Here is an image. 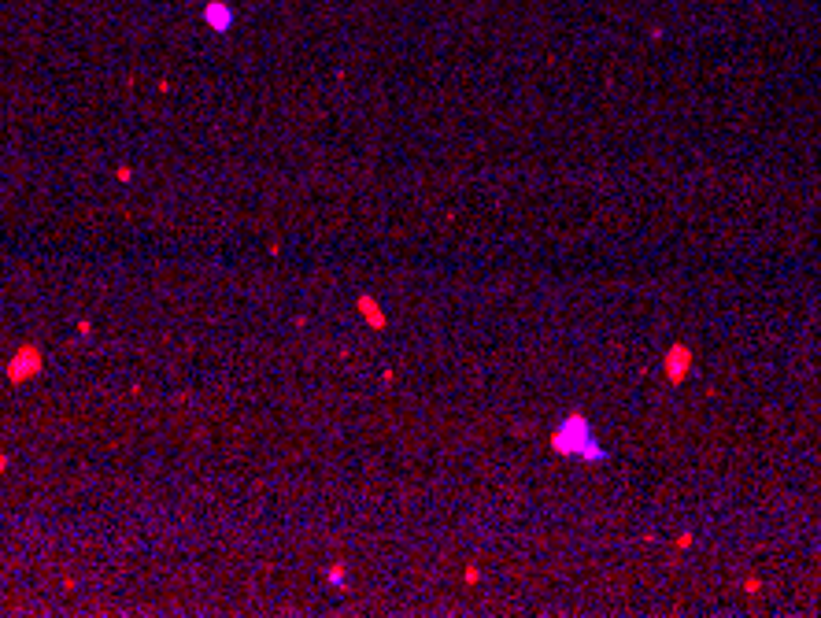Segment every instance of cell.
Segmentation results:
<instances>
[{
	"mask_svg": "<svg viewBox=\"0 0 821 618\" xmlns=\"http://www.w3.org/2000/svg\"><path fill=\"white\" fill-rule=\"evenodd\" d=\"M552 452H555V456L584 459V463H607V459H610V452L596 441L592 422L584 419L581 411H570V415L552 430Z\"/></svg>",
	"mask_w": 821,
	"mask_h": 618,
	"instance_id": "1",
	"label": "cell"
},
{
	"mask_svg": "<svg viewBox=\"0 0 821 618\" xmlns=\"http://www.w3.org/2000/svg\"><path fill=\"white\" fill-rule=\"evenodd\" d=\"M45 370V352H41V344H19L15 356L8 359V381L11 385H22V381H30L37 378Z\"/></svg>",
	"mask_w": 821,
	"mask_h": 618,
	"instance_id": "2",
	"label": "cell"
},
{
	"mask_svg": "<svg viewBox=\"0 0 821 618\" xmlns=\"http://www.w3.org/2000/svg\"><path fill=\"white\" fill-rule=\"evenodd\" d=\"M692 363H696V356H692V349L688 344H670L666 349V356H662V370H666V378L673 381V385H681L688 374H692Z\"/></svg>",
	"mask_w": 821,
	"mask_h": 618,
	"instance_id": "3",
	"label": "cell"
},
{
	"mask_svg": "<svg viewBox=\"0 0 821 618\" xmlns=\"http://www.w3.org/2000/svg\"><path fill=\"white\" fill-rule=\"evenodd\" d=\"M204 22L215 34H230L233 30V8L226 4V0H207L204 4Z\"/></svg>",
	"mask_w": 821,
	"mask_h": 618,
	"instance_id": "4",
	"label": "cell"
},
{
	"mask_svg": "<svg viewBox=\"0 0 821 618\" xmlns=\"http://www.w3.org/2000/svg\"><path fill=\"white\" fill-rule=\"evenodd\" d=\"M356 311L363 315V323H367L370 330H385V326H388V315L381 311V304H377L370 293H359V296H356Z\"/></svg>",
	"mask_w": 821,
	"mask_h": 618,
	"instance_id": "5",
	"label": "cell"
},
{
	"mask_svg": "<svg viewBox=\"0 0 821 618\" xmlns=\"http://www.w3.org/2000/svg\"><path fill=\"white\" fill-rule=\"evenodd\" d=\"M344 577H348V566H344V563H337V566H330V570H325V582H330L333 589H344Z\"/></svg>",
	"mask_w": 821,
	"mask_h": 618,
	"instance_id": "6",
	"label": "cell"
},
{
	"mask_svg": "<svg viewBox=\"0 0 821 618\" xmlns=\"http://www.w3.org/2000/svg\"><path fill=\"white\" fill-rule=\"evenodd\" d=\"M463 582H466V585H477V582H481V570H477L474 563H470V566H466V570H463Z\"/></svg>",
	"mask_w": 821,
	"mask_h": 618,
	"instance_id": "7",
	"label": "cell"
},
{
	"mask_svg": "<svg viewBox=\"0 0 821 618\" xmlns=\"http://www.w3.org/2000/svg\"><path fill=\"white\" fill-rule=\"evenodd\" d=\"M688 548H692V533H681L677 537V552H688Z\"/></svg>",
	"mask_w": 821,
	"mask_h": 618,
	"instance_id": "8",
	"label": "cell"
},
{
	"mask_svg": "<svg viewBox=\"0 0 821 618\" xmlns=\"http://www.w3.org/2000/svg\"><path fill=\"white\" fill-rule=\"evenodd\" d=\"M78 333H82V337H89V333H93V323H89V318H78Z\"/></svg>",
	"mask_w": 821,
	"mask_h": 618,
	"instance_id": "9",
	"label": "cell"
},
{
	"mask_svg": "<svg viewBox=\"0 0 821 618\" xmlns=\"http://www.w3.org/2000/svg\"><path fill=\"white\" fill-rule=\"evenodd\" d=\"M115 178H119V182H129V178H134V171H129V167H119V171H115Z\"/></svg>",
	"mask_w": 821,
	"mask_h": 618,
	"instance_id": "10",
	"label": "cell"
},
{
	"mask_svg": "<svg viewBox=\"0 0 821 618\" xmlns=\"http://www.w3.org/2000/svg\"><path fill=\"white\" fill-rule=\"evenodd\" d=\"M744 589H748V592H759V589H762V582H759V577H748Z\"/></svg>",
	"mask_w": 821,
	"mask_h": 618,
	"instance_id": "11",
	"label": "cell"
},
{
	"mask_svg": "<svg viewBox=\"0 0 821 618\" xmlns=\"http://www.w3.org/2000/svg\"><path fill=\"white\" fill-rule=\"evenodd\" d=\"M4 470H8V456L0 452V478H4Z\"/></svg>",
	"mask_w": 821,
	"mask_h": 618,
	"instance_id": "12",
	"label": "cell"
}]
</instances>
